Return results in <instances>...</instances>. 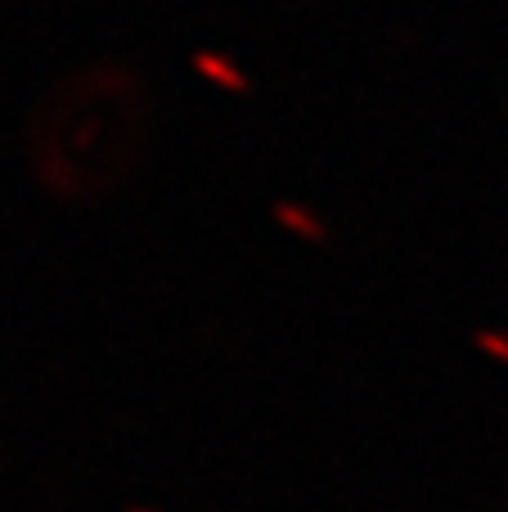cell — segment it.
<instances>
[{
  "label": "cell",
  "mask_w": 508,
  "mask_h": 512,
  "mask_svg": "<svg viewBox=\"0 0 508 512\" xmlns=\"http://www.w3.org/2000/svg\"><path fill=\"white\" fill-rule=\"evenodd\" d=\"M194 68L203 72L207 81H216V86H225V90H239V95H243V90H248V77H243V72L234 68V63L225 59V54L198 50V54H194Z\"/></svg>",
  "instance_id": "obj_1"
},
{
  "label": "cell",
  "mask_w": 508,
  "mask_h": 512,
  "mask_svg": "<svg viewBox=\"0 0 508 512\" xmlns=\"http://www.w3.org/2000/svg\"><path fill=\"white\" fill-rule=\"evenodd\" d=\"M131 512H144V508H131Z\"/></svg>",
  "instance_id": "obj_3"
},
{
  "label": "cell",
  "mask_w": 508,
  "mask_h": 512,
  "mask_svg": "<svg viewBox=\"0 0 508 512\" xmlns=\"http://www.w3.org/2000/svg\"><path fill=\"white\" fill-rule=\"evenodd\" d=\"M275 216H279V225H288V230L302 234V239H324V225L315 221L306 207H297V203H275Z\"/></svg>",
  "instance_id": "obj_2"
}]
</instances>
